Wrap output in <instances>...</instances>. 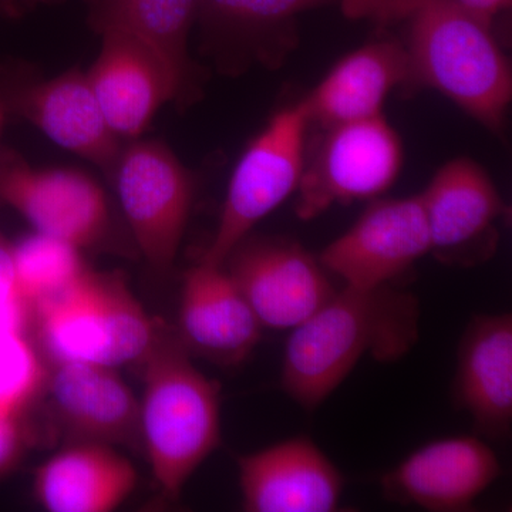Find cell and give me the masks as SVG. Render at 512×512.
I'll return each instance as SVG.
<instances>
[{
    "label": "cell",
    "mask_w": 512,
    "mask_h": 512,
    "mask_svg": "<svg viewBox=\"0 0 512 512\" xmlns=\"http://www.w3.org/2000/svg\"><path fill=\"white\" fill-rule=\"evenodd\" d=\"M420 335V303L392 285L333 293L292 329L282 362V390L312 412L335 392L363 357L403 359Z\"/></svg>",
    "instance_id": "6da1fadb"
},
{
    "label": "cell",
    "mask_w": 512,
    "mask_h": 512,
    "mask_svg": "<svg viewBox=\"0 0 512 512\" xmlns=\"http://www.w3.org/2000/svg\"><path fill=\"white\" fill-rule=\"evenodd\" d=\"M141 444L158 490L177 501L221 443V387L202 375L181 340L158 336L143 359Z\"/></svg>",
    "instance_id": "7a4b0ae2"
},
{
    "label": "cell",
    "mask_w": 512,
    "mask_h": 512,
    "mask_svg": "<svg viewBox=\"0 0 512 512\" xmlns=\"http://www.w3.org/2000/svg\"><path fill=\"white\" fill-rule=\"evenodd\" d=\"M406 22L410 86L437 90L500 133L511 103L512 74L491 25L456 0H420Z\"/></svg>",
    "instance_id": "3957f363"
},
{
    "label": "cell",
    "mask_w": 512,
    "mask_h": 512,
    "mask_svg": "<svg viewBox=\"0 0 512 512\" xmlns=\"http://www.w3.org/2000/svg\"><path fill=\"white\" fill-rule=\"evenodd\" d=\"M32 322L55 365L143 362L161 335L123 279L92 271L69 291L33 309Z\"/></svg>",
    "instance_id": "277c9868"
},
{
    "label": "cell",
    "mask_w": 512,
    "mask_h": 512,
    "mask_svg": "<svg viewBox=\"0 0 512 512\" xmlns=\"http://www.w3.org/2000/svg\"><path fill=\"white\" fill-rule=\"evenodd\" d=\"M107 178L148 268L167 275L190 220L194 175L164 141L141 137L123 144Z\"/></svg>",
    "instance_id": "5b68a950"
},
{
    "label": "cell",
    "mask_w": 512,
    "mask_h": 512,
    "mask_svg": "<svg viewBox=\"0 0 512 512\" xmlns=\"http://www.w3.org/2000/svg\"><path fill=\"white\" fill-rule=\"evenodd\" d=\"M308 116L302 104L275 114L235 165L210 245L200 262L222 266L239 242L296 192L306 158Z\"/></svg>",
    "instance_id": "8992f818"
},
{
    "label": "cell",
    "mask_w": 512,
    "mask_h": 512,
    "mask_svg": "<svg viewBox=\"0 0 512 512\" xmlns=\"http://www.w3.org/2000/svg\"><path fill=\"white\" fill-rule=\"evenodd\" d=\"M402 167V140L383 114L325 128L305 158L296 215L311 221L333 205L376 200L396 183Z\"/></svg>",
    "instance_id": "52a82bcc"
},
{
    "label": "cell",
    "mask_w": 512,
    "mask_h": 512,
    "mask_svg": "<svg viewBox=\"0 0 512 512\" xmlns=\"http://www.w3.org/2000/svg\"><path fill=\"white\" fill-rule=\"evenodd\" d=\"M0 205H8L33 231L79 249L106 247L113 238L109 197L93 175L79 168L33 167L0 147Z\"/></svg>",
    "instance_id": "ba28073f"
},
{
    "label": "cell",
    "mask_w": 512,
    "mask_h": 512,
    "mask_svg": "<svg viewBox=\"0 0 512 512\" xmlns=\"http://www.w3.org/2000/svg\"><path fill=\"white\" fill-rule=\"evenodd\" d=\"M0 101L8 116L28 121L109 177L124 143L107 126L86 72L73 67L45 79L26 67H6L0 70Z\"/></svg>",
    "instance_id": "9c48e42d"
},
{
    "label": "cell",
    "mask_w": 512,
    "mask_h": 512,
    "mask_svg": "<svg viewBox=\"0 0 512 512\" xmlns=\"http://www.w3.org/2000/svg\"><path fill=\"white\" fill-rule=\"evenodd\" d=\"M222 266L264 328L295 329L336 292L319 259L291 239L248 235Z\"/></svg>",
    "instance_id": "30bf717a"
},
{
    "label": "cell",
    "mask_w": 512,
    "mask_h": 512,
    "mask_svg": "<svg viewBox=\"0 0 512 512\" xmlns=\"http://www.w3.org/2000/svg\"><path fill=\"white\" fill-rule=\"evenodd\" d=\"M338 0H200L202 56L218 73L239 76L252 67L278 69L299 43L303 13Z\"/></svg>",
    "instance_id": "8fae6325"
},
{
    "label": "cell",
    "mask_w": 512,
    "mask_h": 512,
    "mask_svg": "<svg viewBox=\"0 0 512 512\" xmlns=\"http://www.w3.org/2000/svg\"><path fill=\"white\" fill-rule=\"evenodd\" d=\"M420 195L376 198L345 234L323 249L320 264L357 289L392 285L430 254Z\"/></svg>",
    "instance_id": "7c38bea8"
},
{
    "label": "cell",
    "mask_w": 512,
    "mask_h": 512,
    "mask_svg": "<svg viewBox=\"0 0 512 512\" xmlns=\"http://www.w3.org/2000/svg\"><path fill=\"white\" fill-rule=\"evenodd\" d=\"M420 200L430 235V254L448 265L470 266L493 255L495 224L507 208L487 171L457 158L437 171Z\"/></svg>",
    "instance_id": "4fadbf2b"
},
{
    "label": "cell",
    "mask_w": 512,
    "mask_h": 512,
    "mask_svg": "<svg viewBox=\"0 0 512 512\" xmlns=\"http://www.w3.org/2000/svg\"><path fill=\"white\" fill-rule=\"evenodd\" d=\"M500 461L493 448L471 436L431 441L410 454L382 480L392 501L434 512L471 510L497 480Z\"/></svg>",
    "instance_id": "5bb4252c"
},
{
    "label": "cell",
    "mask_w": 512,
    "mask_h": 512,
    "mask_svg": "<svg viewBox=\"0 0 512 512\" xmlns=\"http://www.w3.org/2000/svg\"><path fill=\"white\" fill-rule=\"evenodd\" d=\"M248 512H332L339 508V468L308 437H293L238 458Z\"/></svg>",
    "instance_id": "9a60e30c"
},
{
    "label": "cell",
    "mask_w": 512,
    "mask_h": 512,
    "mask_svg": "<svg viewBox=\"0 0 512 512\" xmlns=\"http://www.w3.org/2000/svg\"><path fill=\"white\" fill-rule=\"evenodd\" d=\"M99 55L86 70L101 114L123 143L146 134L158 111L174 104L170 73L146 46L123 33H101Z\"/></svg>",
    "instance_id": "2e32d148"
},
{
    "label": "cell",
    "mask_w": 512,
    "mask_h": 512,
    "mask_svg": "<svg viewBox=\"0 0 512 512\" xmlns=\"http://www.w3.org/2000/svg\"><path fill=\"white\" fill-rule=\"evenodd\" d=\"M262 329L224 266L198 261L185 274L180 335L187 350L220 366H238L258 346Z\"/></svg>",
    "instance_id": "e0dca14e"
},
{
    "label": "cell",
    "mask_w": 512,
    "mask_h": 512,
    "mask_svg": "<svg viewBox=\"0 0 512 512\" xmlns=\"http://www.w3.org/2000/svg\"><path fill=\"white\" fill-rule=\"evenodd\" d=\"M200 0H86L94 33H123L158 57L170 73L174 106L187 109L202 94V72L190 53Z\"/></svg>",
    "instance_id": "ac0fdd59"
},
{
    "label": "cell",
    "mask_w": 512,
    "mask_h": 512,
    "mask_svg": "<svg viewBox=\"0 0 512 512\" xmlns=\"http://www.w3.org/2000/svg\"><path fill=\"white\" fill-rule=\"evenodd\" d=\"M410 86L404 43L380 39L343 57L301 101L309 124L322 128L382 116L387 97Z\"/></svg>",
    "instance_id": "d6986e66"
},
{
    "label": "cell",
    "mask_w": 512,
    "mask_h": 512,
    "mask_svg": "<svg viewBox=\"0 0 512 512\" xmlns=\"http://www.w3.org/2000/svg\"><path fill=\"white\" fill-rule=\"evenodd\" d=\"M49 389L57 416L74 436L107 446L141 443L140 403L114 367L57 363Z\"/></svg>",
    "instance_id": "ffe728a7"
},
{
    "label": "cell",
    "mask_w": 512,
    "mask_h": 512,
    "mask_svg": "<svg viewBox=\"0 0 512 512\" xmlns=\"http://www.w3.org/2000/svg\"><path fill=\"white\" fill-rule=\"evenodd\" d=\"M456 399L490 437H505L512 421V316L477 315L458 349Z\"/></svg>",
    "instance_id": "44dd1931"
},
{
    "label": "cell",
    "mask_w": 512,
    "mask_h": 512,
    "mask_svg": "<svg viewBox=\"0 0 512 512\" xmlns=\"http://www.w3.org/2000/svg\"><path fill=\"white\" fill-rule=\"evenodd\" d=\"M137 471L107 444L83 441L37 468V503L50 512H109L130 497Z\"/></svg>",
    "instance_id": "7402d4cb"
},
{
    "label": "cell",
    "mask_w": 512,
    "mask_h": 512,
    "mask_svg": "<svg viewBox=\"0 0 512 512\" xmlns=\"http://www.w3.org/2000/svg\"><path fill=\"white\" fill-rule=\"evenodd\" d=\"M13 261L20 295L32 311L69 291L89 271L82 249L35 231L13 244Z\"/></svg>",
    "instance_id": "603a6c76"
},
{
    "label": "cell",
    "mask_w": 512,
    "mask_h": 512,
    "mask_svg": "<svg viewBox=\"0 0 512 512\" xmlns=\"http://www.w3.org/2000/svg\"><path fill=\"white\" fill-rule=\"evenodd\" d=\"M43 382L42 362L25 333L0 330V407L18 413Z\"/></svg>",
    "instance_id": "cb8c5ba5"
},
{
    "label": "cell",
    "mask_w": 512,
    "mask_h": 512,
    "mask_svg": "<svg viewBox=\"0 0 512 512\" xmlns=\"http://www.w3.org/2000/svg\"><path fill=\"white\" fill-rule=\"evenodd\" d=\"M30 322L32 309L20 295L13 244L0 229V330L25 333Z\"/></svg>",
    "instance_id": "d4e9b609"
},
{
    "label": "cell",
    "mask_w": 512,
    "mask_h": 512,
    "mask_svg": "<svg viewBox=\"0 0 512 512\" xmlns=\"http://www.w3.org/2000/svg\"><path fill=\"white\" fill-rule=\"evenodd\" d=\"M345 18L369 20L377 26L406 22L420 0H338Z\"/></svg>",
    "instance_id": "484cf974"
},
{
    "label": "cell",
    "mask_w": 512,
    "mask_h": 512,
    "mask_svg": "<svg viewBox=\"0 0 512 512\" xmlns=\"http://www.w3.org/2000/svg\"><path fill=\"white\" fill-rule=\"evenodd\" d=\"M20 448H22V434L16 421V414H2L0 416V473L16 460Z\"/></svg>",
    "instance_id": "4316f807"
},
{
    "label": "cell",
    "mask_w": 512,
    "mask_h": 512,
    "mask_svg": "<svg viewBox=\"0 0 512 512\" xmlns=\"http://www.w3.org/2000/svg\"><path fill=\"white\" fill-rule=\"evenodd\" d=\"M456 2L461 8L488 25H493L494 18L511 5V0H456Z\"/></svg>",
    "instance_id": "83f0119b"
},
{
    "label": "cell",
    "mask_w": 512,
    "mask_h": 512,
    "mask_svg": "<svg viewBox=\"0 0 512 512\" xmlns=\"http://www.w3.org/2000/svg\"><path fill=\"white\" fill-rule=\"evenodd\" d=\"M28 10L22 5L20 0H0V15L9 19L22 18Z\"/></svg>",
    "instance_id": "f1b7e54d"
},
{
    "label": "cell",
    "mask_w": 512,
    "mask_h": 512,
    "mask_svg": "<svg viewBox=\"0 0 512 512\" xmlns=\"http://www.w3.org/2000/svg\"><path fill=\"white\" fill-rule=\"evenodd\" d=\"M20 2H22L26 10H29L36 8V6L57 5V3H62L64 0H20Z\"/></svg>",
    "instance_id": "f546056e"
},
{
    "label": "cell",
    "mask_w": 512,
    "mask_h": 512,
    "mask_svg": "<svg viewBox=\"0 0 512 512\" xmlns=\"http://www.w3.org/2000/svg\"><path fill=\"white\" fill-rule=\"evenodd\" d=\"M8 117V111H6L5 106H3L2 101H0V138H2L3 128H5Z\"/></svg>",
    "instance_id": "4dcf8cb0"
},
{
    "label": "cell",
    "mask_w": 512,
    "mask_h": 512,
    "mask_svg": "<svg viewBox=\"0 0 512 512\" xmlns=\"http://www.w3.org/2000/svg\"><path fill=\"white\" fill-rule=\"evenodd\" d=\"M2 414H13V413L6 412L5 409H2V407H0V416H2Z\"/></svg>",
    "instance_id": "1f68e13d"
}]
</instances>
